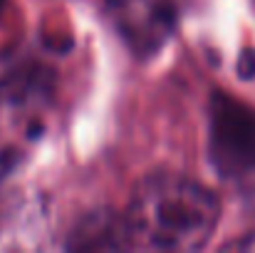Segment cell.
<instances>
[{"label":"cell","mask_w":255,"mask_h":253,"mask_svg":"<svg viewBox=\"0 0 255 253\" xmlns=\"http://www.w3.org/2000/svg\"><path fill=\"white\" fill-rule=\"evenodd\" d=\"M213 154L226 171H255V112L221 99L213 109Z\"/></svg>","instance_id":"7a4b0ae2"},{"label":"cell","mask_w":255,"mask_h":253,"mask_svg":"<svg viewBox=\"0 0 255 253\" xmlns=\"http://www.w3.org/2000/svg\"><path fill=\"white\" fill-rule=\"evenodd\" d=\"M117 25L136 42L154 45L171 27L176 0H109Z\"/></svg>","instance_id":"3957f363"},{"label":"cell","mask_w":255,"mask_h":253,"mask_svg":"<svg viewBox=\"0 0 255 253\" xmlns=\"http://www.w3.org/2000/svg\"><path fill=\"white\" fill-rule=\"evenodd\" d=\"M221 221L218 196L196 179L156 174L136 186L119 219L124 249L191 253L203 249Z\"/></svg>","instance_id":"6da1fadb"},{"label":"cell","mask_w":255,"mask_h":253,"mask_svg":"<svg viewBox=\"0 0 255 253\" xmlns=\"http://www.w3.org/2000/svg\"><path fill=\"white\" fill-rule=\"evenodd\" d=\"M2 7H5V0H0V15H2Z\"/></svg>","instance_id":"5b68a950"},{"label":"cell","mask_w":255,"mask_h":253,"mask_svg":"<svg viewBox=\"0 0 255 253\" xmlns=\"http://www.w3.org/2000/svg\"><path fill=\"white\" fill-rule=\"evenodd\" d=\"M231 249H246V251H253L255 239L253 236H248V239H243V241H236V244H231Z\"/></svg>","instance_id":"277c9868"}]
</instances>
